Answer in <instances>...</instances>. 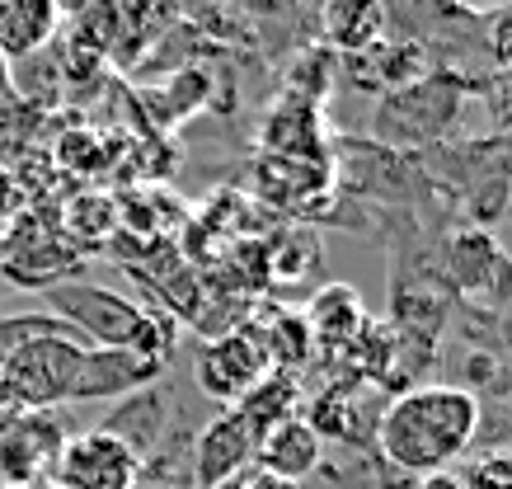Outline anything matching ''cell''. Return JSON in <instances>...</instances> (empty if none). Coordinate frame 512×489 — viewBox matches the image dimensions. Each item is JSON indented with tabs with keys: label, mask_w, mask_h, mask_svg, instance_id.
Masks as SVG:
<instances>
[{
	"label": "cell",
	"mask_w": 512,
	"mask_h": 489,
	"mask_svg": "<svg viewBox=\"0 0 512 489\" xmlns=\"http://www.w3.org/2000/svg\"><path fill=\"white\" fill-rule=\"evenodd\" d=\"M480 433V400L466 386H414L376 414V447L395 471L442 475Z\"/></svg>",
	"instance_id": "6da1fadb"
},
{
	"label": "cell",
	"mask_w": 512,
	"mask_h": 489,
	"mask_svg": "<svg viewBox=\"0 0 512 489\" xmlns=\"http://www.w3.org/2000/svg\"><path fill=\"white\" fill-rule=\"evenodd\" d=\"M461 489H512V452H489L456 475Z\"/></svg>",
	"instance_id": "9a60e30c"
},
{
	"label": "cell",
	"mask_w": 512,
	"mask_h": 489,
	"mask_svg": "<svg viewBox=\"0 0 512 489\" xmlns=\"http://www.w3.org/2000/svg\"><path fill=\"white\" fill-rule=\"evenodd\" d=\"M320 457H325V442L315 438V428L301 414L278 428H268L264 438L254 442V471L273 475V480H287V485H301L320 466Z\"/></svg>",
	"instance_id": "30bf717a"
},
{
	"label": "cell",
	"mask_w": 512,
	"mask_h": 489,
	"mask_svg": "<svg viewBox=\"0 0 512 489\" xmlns=\"http://www.w3.org/2000/svg\"><path fill=\"white\" fill-rule=\"evenodd\" d=\"M160 372H165V363L137 358L127 348H85L76 363V381H71V400H109V395L141 391Z\"/></svg>",
	"instance_id": "ba28073f"
},
{
	"label": "cell",
	"mask_w": 512,
	"mask_h": 489,
	"mask_svg": "<svg viewBox=\"0 0 512 489\" xmlns=\"http://www.w3.org/2000/svg\"><path fill=\"white\" fill-rule=\"evenodd\" d=\"M301 325L311 334V344L320 348H353L367 330V311H362V297L348 283H329L306 301Z\"/></svg>",
	"instance_id": "8fae6325"
},
{
	"label": "cell",
	"mask_w": 512,
	"mask_h": 489,
	"mask_svg": "<svg viewBox=\"0 0 512 489\" xmlns=\"http://www.w3.org/2000/svg\"><path fill=\"white\" fill-rule=\"evenodd\" d=\"M409 489H461V480H456V471H442V475H419Z\"/></svg>",
	"instance_id": "ffe728a7"
},
{
	"label": "cell",
	"mask_w": 512,
	"mask_h": 489,
	"mask_svg": "<svg viewBox=\"0 0 512 489\" xmlns=\"http://www.w3.org/2000/svg\"><path fill=\"white\" fill-rule=\"evenodd\" d=\"M484 99H489V113L498 118V127H512V71H498L484 80Z\"/></svg>",
	"instance_id": "e0dca14e"
},
{
	"label": "cell",
	"mask_w": 512,
	"mask_h": 489,
	"mask_svg": "<svg viewBox=\"0 0 512 489\" xmlns=\"http://www.w3.org/2000/svg\"><path fill=\"white\" fill-rule=\"evenodd\" d=\"M484 52L494 57L498 71H512V10L484 19Z\"/></svg>",
	"instance_id": "2e32d148"
},
{
	"label": "cell",
	"mask_w": 512,
	"mask_h": 489,
	"mask_svg": "<svg viewBox=\"0 0 512 489\" xmlns=\"http://www.w3.org/2000/svg\"><path fill=\"white\" fill-rule=\"evenodd\" d=\"M10 217H19V193H15V179L0 170V226Z\"/></svg>",
	"instance_id": "ac0fdd59"
},
{
	"label": "cell",
	"mask_w": 512,
	"mask_h": 489,
	"mask_svg": "<svg viewBox=\"0 0 512 489\" xmlns=\"http://www.w3.org/2000/svg\"><path fill=\"white\" fill-rule=\"evenodd\" d=\"M268 372H273V353H268V339L254 320H245V325H235L231 334L212 339L198 358V386L212 395V400H221L226 410L240 405Z\"/></svg>",
	"instance_id": "277c9868"
},
{
	"label": "cell",
	"mask_w": 512,
	"mask_h": 489,
	"mask_svg": "<svg viewBox=\"0 0 512 489\" xmlns=\"http://www.w3.org/2000/svg\"><path fill=\"white\" fill-rule=\"evenodd\" d=\"M47 414L52 410L19 414V419L5 424V433H0V480H10V485H29L47 461H57L62 433H57V424H52Z\"/></svg>",
	"instance_id": "9c48e42d"
},
{
	"label": "cell",
	"mask_w": 512,
	"mask_h": 489,
	"mask_svg": "<svg viewBox=\"0 0 512 489\" xmlns=\"http://www.w3.org/2000/svg\"><path fill=\"white\" fill-rule=\"evenodd\" d=\"M447 264H451V283L466 297H503L512 287V264L503 245L494 240V231L484 226H461L447 240Z\"/></svg>",
	"instance_id": "52a82bcc"
},
{
	"label": "cell",
	"mask_w": 512,
	"mask_h": 489,
	"mask_svg": "<svg viewBox=\"0 0 512 489\" xmlns=\"http://www.w3.org/2000/svg\"><path fill=\"white\" fill-rule=\"evenodd\" d=\"M231 410L245 419L249 433H254V442H259L268 428H278V424H287V419L301 414V386H296L292 372H278V367H273V372H268L240 405H231Z\"/></svg>",
	"instance_id": "5bb4252c"
},
{
	"label": "cell",
	"mask_w": 512,
	"mask_h": 489,
	"mask_svg": "<svg viewBox=\"0 0 512 489\" xmlns=\"http://www.w3.org/2000/svg\"><path fill=\"white\" fill-rule=\"evenodd\" d=\"M508 344H512V316H508Z\"/></svg>",
	"instance_id": "44dd1931"
},
{
	"label": "cell",
	"mask_w": 512,
	"mask_h": 489,
	"mask_svg": "<svg viewBox=\"0 0 512 489\" xmlns=\"http://www.w3.org/2000/svg\"><path fill=\"white\" fill-rule=\"evenodd\" d=\"M47 301H52V316L66 320L90 348H127V353L151 358V363L170 358V348H174L170 325L156 311H146L141 301L113 292V287L62 283L47 292Z\"/></svg>",
	"instance_id": "7a4b0ae2"
},
{
	"label": "cell",
	"mask_w": 512,
	"mask_h": 489,
	"mask_svg": "<svg viewBox=\"0 0 512 489\" xmlns=\"http://www.w3.org/2000/svg\"><path fill=\"white\" fill-rule=\"evenodd\" d=\"M57 24H62V10L47 0H5L0 5V52L15 62L33 57L57 38Z\"/></svg>",
	"instance_id": "4fadbf2b"
},
{
	"label": "cell",
	"mask_w": 512,
	"mask_h": 489,
	"mask_svg": "<svg viewBox=\"0 0 512 489\" xmlns=\"http://www.w3.org/2000/svg\"><path fill=\"white\" fill-rule=\"evenodd\" d=\"M76 264L80 250L62 236V226H47L33 212H19L10 226H0V273L15 287L52 292L76 273Z\"/></svg>",
	"instance_id": "3957f363"
},
{
	"label": "cell",
	"mask_w": 512,
	"mask_h": 489,
	"mask_svg": "<svg viewBox=\"0 0 512 489\" xmlns=\"http://www.w3.org/2000/svg\"><path fill=\"white\" fill-rule=\"evenodd\" d=\"M231 489H296V485H287V480H273V475H264V471H254V466H249V471L240 475Z\"/></svg>",
	"instance_id": "d6986e66"
},
{
	"label": "cell",
	"mask_w": 512,
	"mask_h": 489,
	"mask_svg": "<svg viewBox=\"0 0 512 489\" xmlns=\"http://www.w3.org/2000/svg\"><path fill=\"white\" fill-rule=\"evenodd\" d=\"M320 33L343 57H362L376 43H386V10L376 0H334L320 10Z\"/></svg>",
	"instance_id": "7c38bea8"
},
{
	"label": "cell",
	"mask_w": 512,
	"mask_h": 489,
	"mask_svg": "<svg viewBox=\"0 0 512 489\" xmlns=\"http://www.w3.org/2000/svg\"><path fill=\"white\" fill-rule=\"evenodd\" d=\"M254 466V433L235 410H221L193 442V485L226 489Z\"/></svg>",
	"instance_id": "8992f818"
},
{
	"label": "cell",
	"mask_w": 512,
	"mask_h": 489,
	"mask_svg": "<svg viewBox=\"0 0 512 489\" xmlns=\"http://www.w3.org/2000/svg\"><path fill=\"white\" fill-rule=\"evenodd\" d=\"M52 480L57 489H137V452L123 433H109V428L62 438Z\"/></svg>",
	"instance_id": "5b68a950"
}]
</instances>
